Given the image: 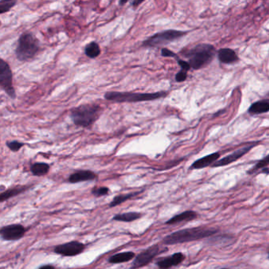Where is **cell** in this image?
Instances as JSON below:
<instances>
[{
    "mask_svg": "<svg viewBox=\"0 0 269 269\" xmlns=\"http://www.w3.org/2000/svg\"><path fill=\"white\" fill-rule=\"evenodd\" d=\"M221 269H227V268H221Z\"/></svg>",
    "mask_w": 269,
    "mask_h": 269,
    "instance_id": "cell-35",
    "label": "cell"
},
{
    "mask_svg": "<svg viewBox=\"0 0 269 269\" xmlns=\"http://www.w3.org/2000/svg\"><path fill=\"white\" fill-rule=\"evenodd\" d=\"M85 248V246L83 243L73 241L57 246L55 248V252L64 257H74L82 253Z\"/></svg>",
    "mask_w": 269,
    "mask_h": 269,
    "instance_id": "cell-9",
    "label": "cell"
},
{
    "mask_svg": "<svg viewBox=\"0 0 269 269\" xmlns=\"http://www.w3.org/2000/svg\"><path fill=\"white\" fill-rule=\"evenodd\" d=\"M126 3H127V1H120L119 4H120V5H123V4H126Z\"/></svg>",
    "mask_w": 269,
    "mask_h": 269,
    "instance_id": "cell-33",
    "label": "cell"
},
{
    "mask_svg": "<svg viewBox=\"0 0 269 269\" xmlns=\"http://www.w3.org/2000/svg\"><path fill=\"white\" fill-rule=\"evenodd\" d=\"M0 86L11 98H16V92L13 87V75L9 64L1 59L0 61Z\"/></svg>",
    "mask_w": 269,
    "mask_h": 269,
    "instance_id": "cell-7",
    "label": "cell"
},
{
    "mask_svg": "<svg viewBox=\"0 0 269 269\" xmlns=\"http://www.w3.org/2000/svg\"><path fill=\"white\" fill-rule=\"evenodd\" d=\"M159 252V247L158 245H153L149 248L144 250L143 252L135 257L132 268H140L144 266L147 265L155 258Z\"/></svg>",
    "mask_w": 269,
    "mask_h": 269,
    "instance_id": "cell-8",
    "label": "cell"
},
{
    "mask_svg": "<svg viewBox=\"0 0 269 269\" xmlns=\"http://www.w3.org/2000/svg\"><path fill=\"white\" fill-rule=\"evenodd\" d=\"M140 192H136V193H129V194L119 195L114 198L112 203L110 204V208L115 207V206H119L120 204L126 201V200L131 199L132 197H135L137 195L139 194Z\"/></svg>",
    "mask_w": 269,
    "mask_h": 269,
    "instance_id": "cell-23",
    "label": "cell"
},
{
    "mask_svg": "<svg viewBox=\"0 0 269 269\" xmlns=\"http://www.w3.org/2000/svg\"><path fill=\"white\" fill-rule=\"evenodd\" d=\"M39 41L33 34L25 32L18 39L15 54L20 61H27L32 59L39 52Z\"/></svg>",
    "mask_w": 269,
    "mask_h": 269,
    "instance_id": "cell-5",
    "label": "cell"
},
{
    "mask_svg": "<svg viewBox=\"0 0 269 269\" xmlns=\"http://www.w3.org/2000/svg\"><path fill=\"white\" fill-rule=\"evenodd\" d=\"M187 78V72L186 71H181L178 73L176 76V82H183L186 81Z\"/></svg>",
    "mask_w": 269,
    "mask_h": 269,
    "instance_id": "cell-30",
    "label": "cell"
},
{
    "mask_svg": "<svg viewBox=\"0 0 269 269\" xmlns=\"http://www.w3.org/2000/svg\"><path fill=\"white\" fill-rule=\"evenodd\" d=\"M218 59L224 64H232L239 61V57L234 50L230 48H221L218 51Z\"/></svg>",
    "mask_w": 269,
    "mask_h": 269,
    "instance_id": "cell-15",
    "label": "cell"
},
{
    "mask_svg": "<svg viewBox=\"0 0 269 269\" xmlns=\"http://www.w3.org/2000/svg\"><path fill=\"white\" fill-rule=\"evenodd\" d=\"M101 50L99 45L96 42H91L86 45L85 48V53L90 59H95L100 55Z\"/></svg>",
    "mask_w": 269,
    "mask_h": 269,
    "instance_id": "cell-21",
    "label": "cell"
},
{
    "mask_svg": "<svg viewBox=\"0 0 269 269\" xmlns=\"http://www.w3.org/2000/svg\"><path fill=\"white\" fill-rule=\"evenodd\" d=\"M185 256L183 253H176L172 254V256L165 258L160 259L156 263L158 267L160 269H169L173 266H177L180 264L184 260Z\"/></svg>",
    "mask_w": 269,
    "mask_h": 269,
    "instance_id": "cell-12",
    "label": "cell"
},
{
    "mask_svg": "<svg viewBox=\"0 0 269 269\" xmlns=\"http://www.w3.org/2000/svg\"><path fill=\"white\" fill-rule=\"evenodd\" d=\"M197 213L193 211H186L180 214L176 215L171 218L169 221L166 222V224L173 225L177 223H182V222L191 221L197 218Z\"/></svg>",
    "mask_w": 269,
    "mask_h": 269,
    "instance_id": "cell-16",
    "label": "cell"
},
{
    "mask_svg": "<svg viewBox=\"0 0 269 269\" xmlns=\"http://www.w3.org/2000/svg\"><path fill=\"white\" fill-rule=\"evenodd\" d=\"M25 233V227L21 224H11L2 227L0 236L6 241H16L23 237Z\"/></svg>",
    "mask_w": 269,
    "mask_h": 269,
    "instance_id": "cell-10",
    "label": "cell"
},
{
    "mask_svg": "<svg viewBox=\"0 0 269 269\" xmlns=\"http://www.w3.org/2000/svg\"><path fill=\"white\" fill-rule=\"evenodd\" d=\"M50 166L48 163H36L31 166V172L35 176H45L49 172Z\"/></svg>",
    "mask_w": 269,
    "mask_h": 269,
    "instance_id": "cell-22",
    "label": "cell"
},
{
    "mask_svg": "<svg viewBox=\"0 0 269 269\" xmlns=\"http://www.w3.org/2000/svg\"><path fill=\"white\" fill-rule=\"evenodd\" d=\"M102 108L96 104H86L75 107L71 110V119L76 126L89 128L101 115Z\"/></svg>",
    "mask_w": 269,
    "mask_h": 269,
    "instance_id": "cell-2",
    "label": "cell"
},
{
    "mask_svg": "<svg viewBox=\"0 0 269 269\" xmlns=\"http://www.w3.org/2000/svg\"><path fill=\"white\" fill-rule=\"evenodd\" d=\"M217 233V230L209 227H193L183 229L174 232L163 239V243L166 245L181 244L197 241L205 238L210 237Z\"/></svg>",
    "mask_w": 269,
    "mask_h": 269,
    "instance_id": "cell-1",
    "label": "cell"
},
{
    "mask_svg": "<svg viewBox=\"0 0 269 269\" xmlns=\"http://www.w3.org/2000/svg\"><path fill=\"white\" fill-rule=\"evenodd\" d=\"M183 53L187 58L190 66L193 69L199 70L207 66L213 60L216 49L212 45L200 44Z\"/></svg>",
    "mask_w": 269,
    "mask_h": 269,
    "instance_id": "cell-3",
    "label": "cell"
},
{
    "mask_svg": "<svg viewBox=\"0 0 269 269\" xmlns=\"http://www.w3.org/2000/svg\"><path fill=\"white\" fill-rule=\"evenodd\" d=\"M144 1H133L132 4H133V7H138V5H140L141 4H142Z\"/></svg>",
    "mask_w": 269,
    "mask_h": 269,
    "instance_id": "cell-32",
    "label": "cell"
},
{
    "mask_svg": "<svg viewBox=\"0 0 269 269\" xmlns=\"http://www.w3.org/2000/svg\"><path fill=\"white\" fill-rule=\"evenodd\" d=\"M26 189L25 186H19V187L13 188V189L6 190L5 192H3L0 195V201L4 202L11 198V197H15L17 195L23 193L25 190H26Z\"/></svg>",
    "mask_w": 269,
    "mask_h": 269,
    "instance_id": "cell-20",
    "label": "cell"
},
{
    "mask_svg": "<svg viewBox=\"0 0 269 269\" xmlns=\"http://www.w3.org/2000/svg\"><path fill=\"white\" fill-rule=\"evenodd\" d=\"M92 193L96 197H102V196H105V195H108L109 193V189L108 187L94 188Z\"/></svg>",
    "mask_w": 269,
    "mask_h": 269,
    "instance_id": "cell-27",
    "label": "cell"
},
{
    "mask_svg": "<svg viewBox=\"0 0 269 269\" xmlns=\"http://www.w3.org/2000/svg\"><path fill=\"white\" fill-rule=\"evenodd\" d=\"M176 60H177L178 63H179V66H180L182 71L187 72V71H189L190 68H191L190 63H189L188 62H186V61L183 60V59H180L179 58H178Z\"/></svg>",
    "mask_w": 269,
    "mask_h": 269,
    "instance_id": "cell-28",
    "label": "cell"
},
{
    "mask_svg": "<svg viewBox=\"0 0 269 269\" xmlns=\"http://www.w3.org/2000/svg\"><path fill=\"white\" fill-rule=\"evenodd\" d=\"M269 112V99H261L257 101L249 108L248 112L250 115H260Z\"/></svg>",
    "mask_w": 269,
    "mask_h": 269,
    "instance_id": "cell-17",
    "label": "cell"
},
{
    "mask_svg": "<svg viewBox=\"0 0 269 269\" xmlns=\"http://www.w3.org/2000/svg\"><path fill=\"white\" fill-rule=\"evenodd\" d=\"M269 165V155H267V156L264 158V159H261L255 166H253V169L248 172L250 174L254 173V172H257L259 169H264L266 166Z\"/></svg>",
    "mask_w": 269,
    "mask_h": 269,
    "instance_id": "cell-25",
    "label": "cell"
},
{
    "mask_svg": "<svg viewBox=\"0 0 269 269\" xmlns=\"http://www.w3.org/2000/svg\"><path fill=\"white\" fill-rule=\"evenodd\" d=\"M161 55L163 57H172V58H175V59H177L179 57L176 55V53H174L171 50L167 49V48H162L161 50Z\"/></svg>",
    "mask_w": 269,
    "mask_h": 269,
    "instance_id": "cell-29",
    "label": "cell"
},
{
    "mask_svg": "<svg viewBox=\"0 0 269 269\" xmlns=\"http://www.w3.org/2000/svg\"><path fill=\"white\" fill-rule=\"evenodd\" d=\"M16 4L15 0H0V14L9 11Z\"/></svg>",
    "mask_w": 269,
    "mask_h": 269,
    "instance_id": "cell-24",
    "label": "cell"
},
{
    "mask_svg": "<svg viewBox=\"0 0 269 269\" xmlns=\"http://www.w3.org/2000/svg\"><path fill=\"white\" fill-rule=\"evenodd\" d=\"M24 144L18 142V141H12V142H7V146L13 152H18L20 149L23 147Z\"/></svg>",
    "mask_w": 269,
    "mask_h": 269,
    "instance_id": "cell-26",
    "label": "cell"
},
{
    "mask_svg": "<svg viewBox=\"0 0 269 269\" xmlns=\"http://www.w3.org/2000/svg\"><path fill=\"white\" fill-rule=\"evenodd\" d=\"M254 146L255 145H247V146L238 149V150L229 154L228 156L219 159L214 164L212 165V166L213 167H220V166H227V165L234 163V162L237 161L238 159L243 157L246 153H248Z\"/></svg>",
    "mask_w": 269,
    "mask_h": 269,
    "instance_id": "cell-11",
    "label": "cell"
},
{
    "mask_svg": "<svg viewBox=\"0 0 269 269\" xmlns=\"http://www.w3.org/2000/svg\"><path fill=\"white\" fill-rule=\"evenodd\" d=\"M96 174L91 171H78V172L73 173L69 178V182L71 183H82L86 181H92L96 179Z\"/></svg>",
    "mask_w": 269,
    "mask_h": 269,
    "instance_id": "cell-14",
    "label": "cell"
},
{
    "mask_svg": "<svg viewBox=\"0 0 269 269\" xmlns=\"http://www.w3.org/2000/svg\"><path fill=\"white\" fill-rule=\"evenodd\" d=\"M166 96V92H152V93H142V92H108L105 95L108 100L117 103H135L142 101L155 100Z\"/></svg>",
    "mask_w": 269,
    "mask_h": 269,
    "instance_id": "cell-4",
    "label": "cell"
},
{
    "mask_svg": "<svg viewBox=\"0 0 269 269\" xmlns=\"http://www.w3.org/2000/svg\"><path fill=\"white\" fill-rule=\"evenodd\" d=\"M220 157V152H214V153H212V154L204 156V157L197 159L194 163H193V164L190 166V169H202L209 166H212L217 160H219V158Z\"/></svg>",
    "mask_w": 269,
    "mask_h": 269,
    "instance_id": "cell-13",
    "label": "cell"
},
{
    "mask_svg": "<svg viewBox=\"0 0 269 269\" xmlns=\"http://www.w3.org/2000/svg\"><path fill=\"white\" fill-rule=\"evenodd\" d=\"M267 96H269V92H267Z\"/></svg>",
    "mask_w": 269,
    "mask_h": 269,
    "instance_id": "cell-34",
    "label": "cell"
},
{
    "mask_svg": "<svg viewBox=\"0 0 269 269\" xmlns=\"http://www.w3.org/2000/svg\"><path fill=\"white\" fill-rule=\"evenodd\" d=\"M135 253L133 252H123V253H116L108 259V262L112 264H121V263L128 262L129 260L134 258Z\"/></svg>",
    "mask_w": 269,
    "mask_h": 269,
    "instance_id": "cell-18",
    "label": "cell"
},
{
    "mask_svg": "<svg viewBox=\"0 0 269 269\" xmlns=\"http://www.w3.org/2000/svg\"><path fill=\"white\" fill-rule=\"evenodd\" d=\"M142 217V214L139 213H135V212H131V213H122V214H118L114 216L113 220L115 221L119 222H129L135 221Z\"/></svg>",
    "mask_w": 269,
    "mask_h": 269,
    "instance_id": "cell-19",
    "label": "cell"
},
{
    "mask_svg": "<svg viewBox=\"0 0 269 269\" xmlns=\"http://www.w3.org/2000/svg\"><path fill=\"white\" fill-rule=\"evenodd\" d=\"M39 269H55V267H54V266L48 264V265L41 266Z\"/></svg>",
    "mask_w": 269,
    "mask_h": 269,
    "instance_id": "cell-31",
    "label": "cell"
},
{
    "mask_svg": "<svg viewBox=\"0 0 269 269\" xmlns=\"http://www.w3.org/2000/svg\"><path fill=\"white\" fill-rule=\"evenodd\" d=\"M186 33L187 32L186 31L175 30V29L163 31V32H158L148 38L146 41H144L142 46L146 47V48H157V47L163 46L179 38H183V36L186 35Z\"/></svg>",
    "mask_w": 269,
    "mask_h": 269,
    "instance_id": "cell-6",
    "label": "cell"
}]
</instances>
